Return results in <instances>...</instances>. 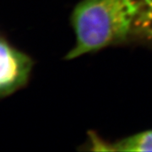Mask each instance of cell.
Listing matches in <instances>:
<instances>
[{"label": "cell", "mask_w": 152, "mask_h": 152, "mask_svg": "<svg viewBox=\"0 0 152 152\" xmlns=\"http://www.w3.org/2000/svg\"><path fill=\"white\" fill-rule=\"evenodd\" d=\"M117 151H152V130L145 131L124 139L113 145Z\"/></svg>", "instance_id": "obj_3"}, {"label": "cell", "mask_w": 152, "mask_h": 152, "mask_svg": "<svg viewBox=\"0 0 152 152\" xmlns=\"http://www.w3.org/2000/svg\"><path fill=\"white\" fill-rule=\"evenodd\" d=\"M135 24L142 33L152 41V0H142Z\"/></svg>", "instance_id": "obj_4"}, {"label": "cell", "mask_w": 152, "mask_h": 152, "mask_svg": "<svg viewBox=\"0 0 152 152\" xmlns=\"http://www.w3.org/2000/svg\"><path fill=\"white\" fill-rule=\"evenodd\" d=\"M31 58L0 37V98L21 89L30 78Z\"/></svg>", "instance_id": "obj_2"}, {"label": "cell", "mask_w": 152, "mask_h": 152, "mask_svg": "<svg viewBox=\"0 0 152 152\" xmlns=\"http://www.w3.org/2000/svg\"><path fill=\"white\" fill-rule=\"evenodd\" d=\"M142 0H83L72 14L75 44L66 56L81 55L124 41L135 23Z\"/></svg>", "instance_id": "obj_1"}]
</instances>
